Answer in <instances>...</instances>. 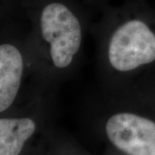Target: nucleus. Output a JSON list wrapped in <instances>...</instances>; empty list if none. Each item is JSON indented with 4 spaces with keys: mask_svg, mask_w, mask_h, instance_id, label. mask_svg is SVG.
I'll return each instance as SVG.
<instances>
[{
    "mask_svg": "<svg viewBox=\"0 0 155 155\" xmlns=\"http://www.w3.org/2000/svg\"><path fill=\"white\" fill-rule=\"evenodd\" d=\"M104 155H122L120 154L119 153H117L116 151L113 150L110 147H105V151H104Z\"/></svg>",
    "mask_w": 155,
    "mask_h": 155,
    "instance_id": "nucleus-9",
    "label": "nucleus"
},
{
    "mask_svg": "<svg viewBox=\"0 0 155 155\" xmlns=\"http://www.w3.org/2000/svg\"><path fill=\"white\" fill-rule=\"evenodd\" d=\"M80 121L95 138L122 155H155V67L131 81L96 88Z\"/></svg>",
    "mask_w": 155,
    "mask_h": 155,
    "instance_id": "nucleus-2",
    "label": "nucleus"
},
{
    "mask_svg": "<svg viewBox=\"0 0 155 155\" xmlns=\"http://www.w3.org/2000/svg\"><path fill=\"white\" fill-rule=\"evenodd\" d=\"M39 92L59 91L80 67L94 13L82 0H19Z\"/></svg>",
    "mask_w": 155,
    "mask_h": 155,
    "instance_id": "nucleus-1",
    "label": "nucleus"
},
{
    "mask_svg": "<svg viewBox=\"0 0 155 155\" xmlns=\"http://www.w3.org/2000/svg\"><path fill=\"white\" fill-rule=\"evenodd\" d=\"M34 155H94L66 129L56 125L42 138Z\"/></svg>",
    "mask_w": 155,
    "mask_h": 155,
    "instance_id": "nucleus-6",
    "label": "nucleus"
},
{
    "mask_svg": "<svg viewBox=\"0 0 155 155\" xmlns=\"http://www.w3.org/2000/svg\"><path fill=\"white\" fill-rule=\"evenodd\" d=\"M57 94L38 92L0 114V155H34L42 138L58 125Z\"/></svg>",
    "mask_w": 155,
    "mask_h": 155,
    "instance_id": "nucleus-5",
    "label": "nucleus"
},
{
    "mask_svg": "<svg viewBox=\"0 0 155 155\" xmlns=\"http://www.w3.org/2000/svg\"><path fill=\"white\" fill-rule=\"evenodd\" d=\"M92 22L98 85L131 81L155 67V8L147 0L109 5Z\"/></svg>",
    "mask_w": 155,
    "mask_h": 155,
    "instance_id": "nucleus-3",
    "label": "nucleus"
},
{
    "mask_svg": "<svg viewBox=\"0 0 155 155\" xmlns=\"http://www.w3.org/2000/svg\"><path fill=\"white\" fill-rule=\"evenodd\" d=\"M93 12H99L105 6L111 5V0H82Z\"/></svg>",
    "mask_w": 155,
    "mask_h": 155,
    "instance_id": "nucleus-8",
    "label": "nucleus"
},
{
    "mask_svg": "<svg viewBox=\"0 0 155 155\" xmlns=\"http://www.w3.org/2000/svg\"><path fill=\"white\" fill-rule=\"evenodd\" d=\"M19 0H0V15H5L18 8Z\"/></svg>",
    "mask_w": 155,
    "mask_h": 155,
    "instance_id": "nucleus-7",
    "label": "nucleus"
},
{
    "mask_svg": "<svg viewBox=\"0 0 155 155\" xmlns=\"http://www.w3.org/2000/svg\"><path fill=\"white\" fill-rule=\"evenodd\" d=\"M28 23L20 7L0 16V114L38 93Z\"/></svg>",
    "mask_w": 155,
    "mask_h": 155,
    "instance_id": "nucleus-4",
    "label": "nucleus"
}]
</instances>
